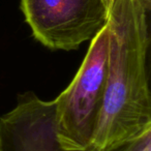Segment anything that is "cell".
I'll use <instances>...</instances> for the list:
<instances>
[{
  "mask_svg": "<svg viewBox=\"0 0 151 151\" xmlns=\"http://www.w3.org/2000/svg\"><path fill=\"white\" fill-rule=\"evenodd\" d=\"M21 9L34 37L53 50L78 49L109 19L105 0H21Z\"/></svg>",
  "mask_w": 151,
  "mask_h": 151,
  "instance_id": "cell-3",
  "label": "cell"
},
{
  "mask_svg": "<svg viewBox=\"0 0 151 151\" xmlns=\"http://www.w3.org/2000/svg\"><path fill=\"white\" fill-rule=\"evenodd\" d=\"M109 34L106 26L93 40L75 78L54 99L56 138L62 149L88 151L103 106Z\"/></svg>",
  "mask_w": 151,
  "mask_h": 151,
  "instance_id": "cell-2",
  "label": "cell"
},
{
  "mask_svg": "<svg viewBox=\"0 0 151 151\" xmlns=\"http://www.w3.org/2000/svg\"><path fill=\"white\" fill-rule=\"evenodd\" d=\"M111 151H151V130L119 145Z\"/></svg>",
  "mask_w": 151,
  "mask_h": 151,
  "instance_id": "cell-5",
  "label": "cell"
},
{
  "mask_svg": "<svg viewBox=\"0 0 151 151\" xmlns=\"http://www.w3.org/2000/svg\"><path fill=\"white\" fill-rule=\"evenodd\" d=\"M103 106L88 151H111L151 130L149 13L138 0H111Z\"/></svg>",
  "mask_w": 151,
  "mask_h": 151,
  "instance_id": "cell-1",
  "label": "cell"
},
{
  "mask_svg": "<svg viewBox=\"0 0 151 151\" xmlns=\"http://www.w3.org/2000/svg\"><path fill=\"white\" fill-rule=\"evenodd\" d=\"M0 151H2V148H1V146H0Z\"/></svg>",
  "mask_w": 151,
  "mask_h": 151,
  "instance_id": "cell-7",
  "label": "cell"
},
{
  "mask_svg": "<svg viewBox=\"0 0 151 151\" xmlns=\"http://www.w3.org/2000/svg\"><path fill=\"white\" fill-rule=\"evenodd\" d=\"M139 2L142 4V6L146 9L147 12H150V7H151V0H138Z\"/></svg>",
  "mask_w": 151,
  "mask_h": 151,
  "instance_id": "cell-6",
  "label": "cell"
},
{
  "mask_svg": "<svg viewBox=\"0 0 151 151\" xmlns=\"http://www.w3.org/2000/svg\"><path fill=\"white\" fill-rule=\"evenodd\" d=\"M106 1H107V2H110V0H106Z\"/></svg>",
  "mask_w": 151,
  "mask_h": 151,
  "instance_id": "cell-8",
  "label": "cell"
},
{
  "mask_svg": "<svg viewBox=\"0 0 151 151\" xmlns=\"http://www.w3.org/2000/svg\"><path fill=\"white\" fill-rule=\"evenodd\" d=\"M105 2H106V1H105Z\"/></svg>",
  "mask_w": 151,
  "mask_h": 151,
  "instance_id": "cell-9",
  "label": "cell"
},
{
  "mask_svg": "<svg viewBox=\"0 0 151 151\" xmlns=\"http://www.w3.org/2000/svg\"><path fill=\"white\" fill-rule=\"evenodd\" d=\"M0 146L2 151H67L56 138L54 101L30 91L20 95L16 107L0 118Z\"/></svg>",
  "mask_w": 151,
  "mask_h": 151,
  "instance_id": "cell-4",
  "label": "cell"
}]
</instances>
